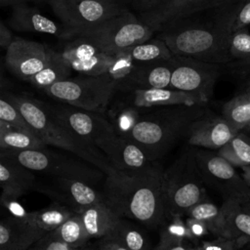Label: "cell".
<instances>
[{
    "mask_svg": "<svg viewBox=\"0 0 250 250\" xmlns=\"http://www.w3.org/2000/svg\"><path fill=\"white\" fill-rule=\"evenodd\" d=\"M222 116L237 131H243L250 122V91L234 96L224 104Z\"/></svg>",
    "mask_w": 250,
    "mask_h": 250,
    "instance_id": "4316f807",
    "label": "cell"
},
{
    "mask_svg": "<svg viewBox=\"0 0 250 250\" xmlns=\"http://www.w3.org/2000/svg\"><path fill=\"white\" fill-rule=\"evenodd\" d=\"M185 215L203 222L209 231L216 237L222 236L224 224L223 206H218L207 199L190 207Z\"/></svg>",
    "mask_w": 250,
    "mask_h": 250,
    "instance_id": "f1b7e54d",
    "label": "cell"
},
{
    "mask_svg": "<svg viewBox=\"0 0 250 250\" xmlns=\"http://www.w3.org/2000/svg\"><path fill=\"white\" fill-rule=\"evenodd\" d=\"M250 24V0H243L236 14L232 30L236 31L246 28Z\"/></svg>",
    "mask_w": 250,
    "mask_h": 250,
    "instance_id": "f6af8a7d",
    "label": "cell"
},
{
    "mask_svg": "<svg viewBox=\"0 0 250 250\" xmlns=\"http://www.w3.org/2000/svg\"><path fill=\"white\" fill-rule=\"evenodd\" d=\"M132 60L137 63L168 61L173 57L167 44L161 38L148 39L128 49Z\"/></svg>",
    "mask_w": 250,
    "mask_h": 250,
    "instance_id": "f546056e",
    "label": "cell"
},
{
    "mask_svg": "<svg viewBox=\"0 0 250 250\" xmlns=\"http://www.w3.org/2000/svg\"><path fill=\"white\" fill-rule=\"evenodd\" d=\"M0 120L6 121L17 129L35 134L34 130L23 117L19 108L14 104H12L3 94H1L0 98Z\"/></svg>",
    "mask_w": 250,
    "mask_h": 250,
    "instance_id": "8d00e7d4",
    "label": "cell"
},
{
    "mask_svg": "<svg viewBox=\"0 0 250 250\" xmlns=\"http://www.w3.org/2000/svg\"><path fill=\"white\" fill-rule=\"evenodd\" d=\"M104 239L113 240L128 250H150L144 233L123 218L120 219L111 233Z\"/></svg>",
    "mask_w": 250,
    "mask_h": 250,
    "instance_id": "d6a6232c",
    "label": "cell"
},
{
    "mask_svg": "<svg viewBox=\"0 0 250 250\" xmlns=\"http://www.w3.org/2000/svg\"><path fill=\"white\" fill-rule=\"evenodd\" d=\"M28 250H83L82 248H73L55 237L51 232L35 242Z\"/></svg>",
    "mask_w": 250,
    "mask_h": 250,
    "instance_id": "7bdbcfd3",
    "label": "cell"
},
{
    "mask_svg": "<svg viewBox=\"0 0 250 250\" xmlns=\"http://www.w3.org/2000/svg\"><path fill=\"white\" fill-rule=\"evenodd\" d=\"M186 224L191 233L192 241L194 244L197 243L200 238H202L203 236H205L206 234H208L210 232L207 226L203 222H201L197 219L187 217Z\"/></svg>",
    "mask_w": 250,
    "mask_h": 250,
    "instance_id": "bcb514c9",
    "label": "cell"
},
{
    "mask_svg": "<svg viewBox=\"0 0 250 250\" xmlns=\"http://www.w3.org/2000/svg\"><path fill=\"white\" fill-rule=\"evenodd\" d=\"M242 1L219 8L214 21L208 24H174L173 27L165 24L167 28L159 38L164 40L173 55L217 64L229 62L233 22Z\"/></svg>",
    "mask_w": 250,
    "mask_h": 250,
    "instance_id": "7a4b0ae2",
    "label": "cell"
},
{
    "mask_svg": "<svg viewBox=\"0 0 250 250\" xmlns=\"http://www.w3.org/2000/svg\"><path fill=\"white\" fill-rule=\"evenodd\" d=\"M53 52L42 43L17 37L6 50L5 62L14 75L28 81L46 66Z\"/></svg>",
    "mask_w": 250,
    "mask_h": 250,
    "instance_id": "4fadbf2b",
    "label": "cell"
},
{
    "mask_svg": "<svg viewBox=\"0 0 250 250\" xmlns=\"http://www.w3.org/2000/svg\"><path fill=\"white\" fill-rule=\"evenodd\" d=\"M71 71V68L60 57L59 52L54 51L46 66L33 75L27 82L39 90H44L57 82L69 78Z\"/></svg>",
    "mask_w": 250,
    "mask_h": 250,
    "instance_id": "83f0119b",
    "label": "cell"
},
{
    "mask_svg": "<svg viewBox=\"0 0 250 250\" xmlns=\"http://www.w3.org/2000/svg\"><path fill=\"white\" fill-rule=\"evenodd\" d=\"M224 224L222 236L250 238V213L235 199H226L222 204Z\"/></svg>",
    "mask_w": 250,
    "mask_h": 250,
    "instance_id": "cb8c5ba5",
    "label": "cell"
},
{
    "mask_svg": "<svg viewBox=\"0 0 250 250\" xmlns=\"http://www.w3.org/2000/svg\"><path fill=\"white\" fill-rule=\"evenodd\" d=\"M51 233L73 248H83L90 239L82 218L78 213H74Z\"/></svg>",
    "mask_w": 250,
    "mask_h": 250,
    "instance_id": "4dcf8cb0",
    "label": "cell"
},
{
    "mask_svg": "<svg viewBox=\"0 0 250 250\" xmlns=\"http://www.w3.org/2000/svg\"><path fill=\"white\" fill-rule=\"evenodd\" d=\"M138 63L129 55L128 49L113 54V61L105 73L112 81L115 90L134 91Z\"/></svg>",
    "mask_w": 250,
    "mask_h": 250,
    "instance_id": "d4e9b609",
    "label": "cell"
},
{
    "mask_svg": "<svg viewBox=\"0 0 250 250\" xmlns=\"http://www.w3.org/2000/svg\"><path fill=\"white\" fill-rule=\"evenodd\" d=\"M206 113L203 105H172L141 114L128 139L138 144L151 161L163 156L183 137L192 123Z\"/></svg>",
    "mask_w": 250,
    "mask_h": 250,
    "instance_id": "3957f363",
    "label": "cell"
},
{
    "mask_svg": "<svg viewBox=\"0 0 250 250\" xmlns=\"http://www.w3.org/2000/svg\"><path fill=\"white\" fill-rule=\"evenodd\" d=\"M137 108L138 107L133 105L132 107H125L116 112L113 120L110 122L117 134L128 137L141 116Z\"/></svg>",
    "mask_w": 250,
    "mask_h": 250,
    "instance_id": "f35d334b",
    "label": "cell"
},
{
    "mask_svg": "<svg viewBox=\"0 0 250 250\" xmlns=\"http://www.w3.org/2000/svg\"><path fill=\"white\" fill-rule=\"evenodd\" d=\"M49 109L52 115L69 132L94 146L98 141L115 131L111 122L99 112L70 104L49 106Z\"/></svg>",
    "mask_w": 250,
    "mask_h": 250,
    "instance_id": "7c38bea8",
    "label": "cell"
},
{
    "mask_svg": "<svg viewBox=\"0 0 250 250\" xmlns=\"http://www.w3.org/2000/svg\"><path fill=\"white\" fill-rule=\"evenodd\" d=\"M7 22L11 28L21 32H37L62 38L68 37L66 30L61 29L54 21L41 14L35 7L27 6L25 3L12 7V13L7 19Z\"/></svg>",
    "mask_w": 250,
    "mask_h": 250,
    "instance_id": "d6986e66",
    "label": "cell"
},
{
    "mask_svg": "<svg viewBox=\"0 0 250 250\" xmlns=\"http://www.w3.org/2000/svg\"><path fill=\"white\" fill-rule=\"evenodd\" d=\"M0 199L3 208L7 210L8 218L12 219L18 225L22 224L26 220L29 212L23 208V206L18 200V197L1 195Z\"/></svg>",
    "mask_w": 250,
    "mask_h": 250,
    "instance_id": "b9f144b4",
    "label": "cell"
},
{
    "mask_svg": "<svg viewBox=\"0 0 250 250\" xmlns=\"http://www.w3.org/2000/svg\"><path fill=\"white\" fill-rule=\"evenodd\" d=\"M2 94L19 108L35 134L40 137L46 146H52L72 153L95 165L105 175L115 170L98 147L79 139L61 124L52 115L49 105L26 95L4 92Z\"/></svg>",
    "mask_w": 250,
    "mask_h": 250,
    "instance_id": "277c9868",
    "label": "cell"
},
{
    "mask_svg": "<svg viewBox=\"0 0 250 250\" xmlns=\"http://www.w3.org/2000/svg\"><path fill=\"white\" fill-rule=\"evenodd\" d=\"M47 147L36 134L17 129L4 120H0V149L27 150Z\"/></svg>",
    "mask_w": 250,
    "mask_h": 250,
    "instance_id": "484cf974",
    "label": "cell"
},
{
    "mask_svg": "<svg viewBox=\"0 0 250 250\" xmlns=\"http://www.w3.org/2000/svg\"><path fill=\"white\" fill-rule=\"evenodd\" d=\"M34 173L13 158L0 154L1 195L19 198L36 188L38 184Z\"/></svg>",
    "mask_w": 250,
    "mask_h": 250,
    "instance_id": "ffe728a7",
    "label": "cell"
},
{
    "mask_svg": "<svg viewBox=\"0 0 250 250\" xmlns=\"http://www.w3.org/2000/svg\"><path fill=\"white\" fill-rule=\"evenodd\" d=\"M171 61H159L138 63L135 78L136 89L171 88Z\"/></svg>",
    "mask_w": 250,
    "mask_h": 250,
    "instance_id": "603a6c76",
    "label": "cell"
},
{
    "mask_svg": "<svg viewBox=\"0 0 250 250\" xmlns=\"http://www.w3.org/2000/svg\"><path fill=\"white\" fill-rule=\"evenodd\" d=\"M0 154L13 158L33 172L52 177L75 178L95 185L105 176L101 169L76 155L72 156L47 147L27 150L0 149Z\"/></svg>",
    "mask_w": 250,
    "mask_h": 250,
    "instance_id": "8992f818",
    "label": "cell"
},
{
    "mask_svg": "<svg viewBox=\"0 0 250 250\" xmlns=\"http://www.w3.org/2000/svg\"><path fill=\"white\" fill-rule=\"evenodd\" d=\"M42 91L66 104L102 113L106 108L115 87L106 74L81 75L62 80Z\"/></svg>",
    "mask_w": 250,
    "mask_h": 250,
    "instance_id": "52a82bcc",
    "label": "cell"
},
{
    "mask_svg": "<svg viewBox=\"0 0 250 250\" xmlns=\"http://www.w3.org/2000/svg\"><path fill=\"white\" fill-rule=\"evenodd\" d=\"M243 132H245L246 134H250V122H249V124L245 127V129L243 130Z\"/></svg>",
    "mask_w": 250,
    "mask_h": 250,
    "instance_id": "11a10c76",
    "label": "cell"
},
{
    "mask_svg": "<svg viewBox=\"0 0 250 250\" xmlns=\"http://www.w3.org/2000/svg\"><path fill=\"white\" fill-rule=\"evenodd\" d=\"M155 28L125 12L106 22L78 33L94 42L102 52L115 54L150 39Z\"/></svg>",
    "mask_w": 250,
    "mask_h": 250,
    "instance_id": "9c48e42d",
    "label": "cell"
},
{
    "mask_svg": "<svg viewBox=\"0 0 250 250\" xmlns=\"http://www.w3.org/2000/svg\"><path fill=\"white\" fill-rule=\"evenodd\" d=\"M160 236L188 240L193 243L191 233L186 224V221L182 220V216H173L170 218L169 223L164 222L160 230Z\"/></svg>",
    "mask_w": 250,
    "mask_h": 250,
    "instance_id": "60d3db41",
    "label": "cell"
},
{
    "mask_svg": "<svg viewBox=\"0 0 250 250\" xmlns=\"http://www.w3.org/2000/svg\"><path fill=\"white\" fill-rule=\"evenodd\" d=\"M99 250H109L108 247L102 241L101 244H100V247H99Z\"/></svg>",
    "mask_w": 250,
    "mask_h": 250,
    "instance_id": "db71d44e",
    "label": "cell"
},
{
    "mask_svg": "<svg viewBox=\"0 0 250 250\" xmlns=\"http://www.w3.org/2000/svg\"><path fill=\"white\" fill-rule=\"evenodd\" d=\"M79 214L90 238H106L122 218L104 200L85 208Z\"/></svg>",
    "mask_w": 250,
    "mask_h": 250,
    "instance_id": "7402d4cb",
    "label": "cell"
},
{
    "mask_svg": "<svg viewBox=\"0 0 250 250\" xmlns=\"http://www.w3.org/2000/svg\"><path fill=\"white\" fill-rule=\"evenodd\" d=\"M195 150L188 149L163 173L166 218L183 216L193 205L206 200Z\"/></svg>",
    "mask_w": 250,
    "mask_h": 250,
    "instance_id": "5b68a950",
    "label": "cell"
},
{
    "mask_svg": "<svg viewBox=\"0 0 250 250\" xmlns=\"http://www.w3.org/2000/svg\"><path fill=\"white\" fill-rule=\"evenodd\" d=\"M96 146L117 170H139L151 165L152 162L138 144L115 131L98 141Z\"/></svg>",
    "mask_w": 250,
    "mask_h": 250,
    "instance_id": "9a60e30c",
    "label": "cell"
},
{
    "mask_svg": "<svg viewBox=\"0 0 250 250\" xmlns=\"http://www.w3.org/2000/svg\"><path fill=\"white\" fill-rule=\"evenodd\" d=\"M247 245H248V247H249V249H250V239H249V242H248Z\"/></svg>",
    "mask_w": 250,
    "mask_h": 250,
    "instance_id": "680465c9",
    "label": "cell"
},
{
    "mask_svg": "<svg viewBox=\"0 0 250 250\" xmlns=\"http://www.w3.org/2000/svg\"><path fill=\"white\" fill-rule=\"evenodd\" d=\"M13 40L14 38L12 36V32L8 28V25H6V23L2 21L0 23V46L7 50Z\"/></svg>",
    "mask_w": 250,
    "mask_h": 250,
    "instance_id": "c3c4849f",
    "label": "cell"
},
{
    "mask_svg": "<svg viewBox=\"0 0 250 250\" xmlns=\"http://www.w3.org/2000/svg\"><path fill=\"white\" fill-rule=\"evenodd\" d=\"M102 241L108 247L109 250H128L125 247H123L122 245H120L119 243L113 241V240H109V239H102Z\"/></svg>",
    "mask_w": 250,
    "mask_h": 250,
    "instance_id": "681fc988",
    "label": "cell"
},
{
    "mask_svg": "<svg viewBox=\"0 0 250 250\" xmlns=\"http://www.w3.org/2000/svg\"><path fill=\"white\" fill-rule=\"evenodd\" d=\"M172 0H133L132 6L134 9L141 13H146L152 11Z\"/></svg>",
    "mask_w": 250,
    "mask_h": 250,
    "instance_id": "7dc6e473",
    "label": "cell"
},
{
    "mask_svg": "<svg viewBox=\"0 0 250 250\" xmlns=\"http://www.w3.org/2000/svg\"><path fill=\"white\" fill-rule=\"evenodd\" d=\"M242 0H172L152 11L142 13L141 20L158 29L164 24L181 21L195 13L212 8H222Z\"/></svg>",
    "mask_w": 250,
    "mask_h": 250,
    "instance_id": "e0dca14e",
    "label": "cell"
},
{
    "mask_svg": "<svg viewBox=\"0 0 250 250\" xmlns=\"http://www.w3.org/2000/svg\"><path fill=\"white\" fill-rule=\"evenodd\" d=\"M237 133L222 115L206 112L192 123L188 139L189 145L209 149H220Z\"/></svg>",
    "mask_w": 250,
    "mask_h": 250,
    "instance_id": "ac0fdd59",
    "label": "cell"
},
{
    "mask_svg": "<svg viewBox=\"0 0 250 250\" xmlns=\"http://www.w3.org/2000/svg\"><path fill=\"white\" fill-rule=\"evenodd\" d=\"M196 161L204 184L226 199L241 203L250 200V187L230 162L211 150H195Z\"/></svg>",
    "mask_w": 250,
    "mask_h": 250,
    "instance_id": "30bf717a",
    "label": "cell"
},
{
    "mask_svg": "<svg viewBox=\"0 0 250 250\" xmlns=\"http://www.w3.org/2000/svg\"><path fill=\"white\" fill-rule=\"evenodd\" d=\"M240 250H250L249 249V247H248V245H246V246H244L242 249H240Z\"/></svg>",
    "mask_w": 250,
    "mask_h": 250,
    "instance_id": "9f6ffc18",
    "label": "cell"
},
{
    "mask_svg": "<svg viewBox=\"0 0 250 250\" xmlns=\"http://www.w3.org/2000/svg\"><path fill=\"white\" fill-rule=\"evenodd\" d=\"M113 61V54L100 52L97 55L85 61H75L66 63L72 71L82 75L100 76L107 72L109 65Z\"/></svg>",
    "mask_w": 250,
    "mask_h": 250,
    "instance_id": "d590c367",
    "label": "cell"
},
{
    "mask_svg": "<svg viewBox=\"0 0 250 250\" xmlns=\"http://www.w3.org/2000/svg\"><path fill=\"white\" fill-rule=\"evenodd\" d=\"M74 213L68 207L58 202L41 210L29 212L22 224L15 223L21 230L22 249L28 250L30 246L56 229Z\"/></svg>",
    "mask_w": 250,
    "mask_h": 250,
    "instance_id": "2e32d148",
    "label": "cell"
},
{
    "mask_svg": "<svg viewBox=\"0 0 250 250\" xmlns=\"http://www.w3.org/2000/svg\"><path fill=\"white\" fill-rule=\"evenodd\" d=\"M248 237L218 236L213 240H205L194 247V250H240L249 242Z\"/></svg>",
    "mask_w": 250,
    "mask_h": 250,
    "instance_id": "ab89813d",
    "label": "cell"
},
{
    "mask_svg": "<svg viewBox=\"0 0 250 250\" xmlns=\"http://www.w3.org/2000/svg\"><path fill=\"white\" fill-rule=\"evenodd\" d=\"M242 205H243V207L250 213V200L249 201H247V202H244V203H242Z\"/></svg>",
    "mask_w": 250,
    "mask_h": 250,
    "instance_id": "f5cc1de1",
    "label": "cell"
},
{
    "mask_svg": "<svg viewBox=\"0 0 250 250\" xmlns=\"http://www.w3.org/2000/svg\"><path fill=\"white\" fill-rule=\"evenodd\" d=\"M217 152L236 168L249 166L250 136L245 132L240 131L234 137H232L224 146L218 149Z\"/></svg>",
    "mask_w": 250,
    "mask_h": 250,
    "instance_id": "1f68e13d",
    "label": "cell"
},
{
    "mask_svg": "<svg viewBox=\"0 0 250 250\" xmlns=\"http://www.w3.org/2000/svg\"><path fill=\"white\" fill-rule=\"evenodd\" d=\"M105 204L118 216L147 228L162 226L166 219L163 173L153 165L105 175L103 188Z\"/></svg>",
    "mask_w": 250,
    "mask_h": 250,
    "instance_id": "6da1fadb",
    "label": "cell"
},
{
    "mask_svg": "<svg viewBox=\"0 0 250 250\" xmlns=\"http://www.w3.org/2000/svg\"><path fill=\"white\" fill-rule=\"evenodd\" d=\"M170 61L171 88L192 94L202 104H206L213 95L220 75V64L176 55H173Z\"/></svg>",
    "mask_w": 250,
    "mask_h": 250,
    "instance_id": "8fae6325",
    "label": "cell"
},
{
    "mask_svg": "<svg viewBox=\"0 0 250 250\" xmlns=\"http://www.w3.org/2000/svg\"><path fill=\"white\" fill-rule=\"evenodd\" d=\"M197 104L203 105L204 104L194 95L177 89H136L133 91V105L138 108Z\"/></svg>",
    "mask_w": 250,
    "mask_h": 250,
    "instance_id": "44dd1931",
    "label": "cell"
},
{
    "mask_svg": "<svg viewBox=\"0 0 250 250\" xmlns=\"http://www.w3.org/2000/svg\"><path fill=\"white\" fill-rule=\"evenodd\" d=\"M28 1H31V0H0V5L1 7H6V6L14 7L16 5L26 3Z\"/></svg>",
    "mask_w": 250,
    "mask_h": 250,
    "instance_id": "f907efd6",
    "label": "cell"
},
{
    "mask_svg": "<svg viewBox=\"0 0 250 250\" xmlns=\"http://www.w3.org/2000/svg\"><path fill=\"white\" fill-rule=\"evenodd\" d=\"M231 61L242 71H250V33L245 28L232 32L229 43V62Z\"/></svg>",
    "mask_w": 250,
    "mask_h": 250,
    "instance_id": "836d02e7",
    "label": "cell"
},
{
    "mask_svg": "<svg viewBox=\"0 0 250 250\" xmlns=\"http://www.w3.org/2000/svg\"><path fill=\"white\" fill-rule=\"evenodd\" d=\"M246 90H248V91H250V83H249V85H248V87L246 88Z\"/></svg>",
    "mask_w": 250,
    "mask_h": 250,
    "instance_id": "6f0895ef",
    "label": "cell"
},
{
    "mask_svg": "<svg viewBox=\"0 0 250 250\" xmlns=\"http://www.w3.org/2000/svg\"><path fill=\"white\" fill-rule=\"evenodd\" d=\"M100 52L102 51L99 47L90 39L83 36H76L73 41L66 44L59 52V55L65 63H68L75 61H85Z\"/></svg>",
    "mask_w": 250,
    "mask_h": 250,
    "instance_id": "e575fe53",
    "label": "cell"
},
{
    "mask_svg": "<svg viewBox=\"0 0 250 250\" xmlns=\"http://www.w3.org/2000/svg\"><path fill=\"white\" fill-rule=\"evenodd\" d=\"M239 169L241 170V175H242L244 181L250 187V165L249 166H243Z\"/></svg>",
    "mask_w": 250,
    "mask_h": 250,
    "instance_id": "816d5d0a",
    "label": "cell"
},
{
    "mask_svg": "<svg viewBox=\"0 0 250 250\" xmlns=\"http://www.w3.org/2000/svg\"><path fill=\"white\" fill-rule=\"evenodd\" d=\"M36 188L78 214L85 208L104 200L103 191H99L94 184L75 178L53 177L48 186Z\"/></svg>",
    "mask_w": 250,
    "mask_h": 250,
    "instance_id": "5bb4252c",
    "label": "cell"
},
{
    "mask_svg": "<svg viewBox=\"0 0 250 250\" xmlns=\"http://www.w3.org/2000/svg\"><path fill=\"white\" fill-rule=\"evenodd\" d=\"M0 250H23L21 230L8 217L0 222Z\"/></svg>",
    "mask_w": 250,
    "mask_h": 250,
    "instance_id": "74e56055",
    "label": "cell"
},
{
    "mask_svg": "<svg viewBox=\"0 0 250 250\" xmlns=\"http://www.w3.org/2000/svg\"><path fill=\"white\" fill-rule=\"evenodd\" d=\"M68 37L95 28L127 12L116 0H49Z\"/></svg>",
    "mask_w": 250,
    "mask_h": 250,
    "instance_id": "ba28073f",
    "label": "cell"
},
{
    "mask_svg": "<svg viewBox=\"0 0 250 250\" xmlns=\"http://www.w3.org/2000/svg\"><path fill=\"white\" fill-rule=\"evenodd\" d=\"M154 250H194V247L188 240L160 236L159 242Z\"/></svg>",
    "mask_w": 250,
    "mask_h": 250,
    "instance_id": "ee69618b",
    "label": "cell"
}]
</instances>
